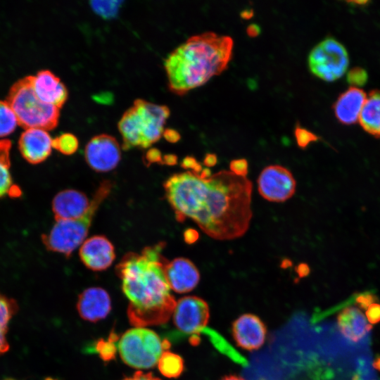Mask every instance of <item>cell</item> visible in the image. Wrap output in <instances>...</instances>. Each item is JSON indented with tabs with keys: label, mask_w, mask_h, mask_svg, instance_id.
<instances>
[{
	"label": "cell",
	"mask_w": 380,
	"mask_h": 380,
	"mask_svg": "<svg viewBox=\"0 0 380 380\" xmlns=\"http://www.w3.org/2000/svg\"><path fill=\"white\" fill-rule=\"evenodd\" d=\"M267 329L263 322L253 314L241 315L232 323V334L237 346L242 349L254 350L265 343Z\"/></svg>",
	"instance_id": "cell-12"
},
{
	"label": "cell",
	"mask_w": 380,
	"mask_h": 380,
	"mask_svg": "<svg viewBox=\"0 0 380 380\" xmlns=\"http://www.w3.org/2000/svg\"><path fill=\"white\" fill-rule=\"evenodd\" d=\"M52 148L53 139L48 131L44 129H26L18 141L22 156L31 164L44 161L50 156Z\"/></svg>",
	"instance_id": "cell-15"
},
{
	"label": "cell",
	"mask_w": 380,
	"mask_h": 380,
	"mask_svg": "<svg viewBox=\"0 0 380 380\" xmlns=\"http://www.w3.org/2000/svg\"><path fill=\"white\" fill-rule=\"evenodd\" d=\"M181 167L185 170L191 169L192 172L199 175L203 170L202 165L194 156H186L181 162Z\"/></svg>",
	"instance_id": "cell-33"
},
{
	"label": "cell",
	"mask_w": 380,
	"mask_h": 380,
	"mask_svg": "<svg viewBox=\"0 0 380 380\" xmlns=\"http://www.w3.org/2000/svg\"><path fill=\"white\" fill-rule=\"evenodd\" d=\"M281 265V266L283 268H286L287 267H289L291 265V262L289 260L284 259L282 260Z\"/></svg>",
	"instance_id": "cell-48"
},
{
	"label": "cell",
	"mask_w": 380,
	"mask_h": 380,
	"mask_svg": "<svg viewBox=\"0 0 380 380\" xmlns=\"http://www.w3.org/2000/svg\"><path fill=\"white\" fill-rule=\"evenodd\" d=\"M296 182L292 173L279 165L265 167L258 178L260 196L270 202H284L295 194Z\"/></svg>",
	"instance_id": "cell-9"
},
{
	"label": "cell",
	"mask_w": 380,
	"mask_h": 380,
	"mask_svg": "<svg viewBox=\"0 0 380 380\" xmlns=\"http://www.w3.org/2000/svg\"><path fill=\"white\" fill-rule=\"evenodd\" d=\"M77 309L83 319L96 322L105 318L110 312V296L102 288L87 289L78 297Z\"/></svg>",
	"instance_id": "cell-16"
},
{
	"label": "cell",
	"mask_w": 380,
	"mask_h": 380,
	"mask_svg": "<svg viewBox=\"0 0 380 380\" xmlns=\"http://www.w3.org/2000/svg\"><path fill=\"white\" fill-rule=\"evenodd\" d=\"M45 380H54V379H51V378H47V379H46Z\"/></svg>",
	"instance_id": "cell-50"
},
{
	"label": "cell",
	"mask_w": 380,
	"mask_h": 380,
	"mask_svg": "<svg viewBox=\"0 0 380 380\" xmlns=\"http://www.w3.org/2000/svg\"><path fill=\"white\" fill-rule=\"evenodd\" d=\"M200 332L206 335L214 347L222 354L227 356L236 363L241 365L242 366L247 365V360L219 333L208 327L203 328Z\"/></svg>",
	"instance_id": "cell-24"
},
{
	"label": "cell",
	"mask_w": 380,
	"mask_h": 380,
	"mask_svg": "<svg viewBox=\"0 0 380 380\" xmlns=\"http://www.w3.org/2000/svg\"><path fill=\"white\" fill-rule=\"evenodd\" d=\"M85 160L89 166L96 172L113 170L121 158L119 143L113 137L103 134L92 137L84 150Z\"/></svg>",
	"instance_id": "cell-11"
},
{
	"label": "cell",
	"mask_w": 380,
	"mask_h": 380,
	"mask_svg": "<svg viewBox=\"0 0 380 380\" xmlns=\"http://www.w3.org/2000/svg\"><path fill=\"white\" fill-rule=\"evenodd\" d=\"M121 1H91L93 10L103 18L115 17L118 12Z\"/></svg>",
	"instance_id": "cell-29"
},
{
	"label": "cell",
	"mask_w": 380,
	"mask_h": 380,
	"mask_svg": "<svg viewBox=\"0 0 380 380\" xmlns=\"http://www.w3.org/2000/svg\"><path fill=\"white\" fill-rule=\"evenodd\" d=\"M13 108L18 125L26 129L55 128L60 116L59 108L42 101L32 87V77H25L11 87L6 100Z\"/></svg>",
	"instance_id": "cell-6"
},
{
	"label": "cell",
	"mask_w": 380,
	"mask_h": 380,
	"mask_svg": "<svg viewBox=\"0 0 380 380\" xmlns=\"http://www.w3.org/2000/svg\"><path fill=\"white\" fill-rule=\"evenodd\" d=\"M18 125L17 117L7 101H0V137L11 134Z\"/></svg>",
	"instance_id": "cell-26"
},
{
	"label": "cell",
	"mask_w": 380,
	"mask_h": 380,
	"mask_svg": "<svg viewBox=\"0 0 380 380\" xmlns=\"http://www.w3.org/2000/svg\"><path fill=\"white\" fill-rule=\"evenodd\" d=\"M170 114L166 106L140 99L135 100L118 122L122 148L125 150L134 147L146 148L158 141Z\"/></svg>",
	"instance_id": "cell-4"
},
{
	"label": "cell",
	"mask_w": 380,
	"mask_h": 380,
	"mask_svg": "<svg viewBox=\"0 0 380 380\" xmlns=\"http://www.w3.org/2000/svg\"><path fill=\"white\" fill-rule=\"evenodd\" d=\"M160 373L168 378H177L184 371V360L181 356L170 351H165L158 362Z\"/></svg>",
	"instance_id": "cell-25"
},
{
	"label": "cell",
	"mask_w": 380,
	"mask_h": 380,
	"mask_svg": "<svg viewBox=\"0 0 380 380\" xmlns=\"http://www.w3.org/2000/svg\"><path fill=\"white\" fill-rule=\"evenodd\" d=\"M53 148L63 154L71 155L77 150L78 140L72 134H63L53 139Z\"/></svg>",
	"instance_id": "cell-27"
},
{
	"label": "cell",
	"mask_w": 380,
	"mask_h": 380,
	"mask_svg": "<svg viewBox=\"0 0 380 380\" xmlns=\"http://www.w3.org/2000/svg\"><path fill=\"white\" fill-rule=\"evenodd\" d=\"M117 338V335L111 333L108 341L100 340L96 343L94 350L103 360L114 359L116 353L115 341Z\"/></svg>",
	"instance_id": "cell-28"
},
{
	"label": "cell",
	"mask_w": 380,
	"mask_h": 380,
	"mask_svg": "<svg viewBox=\"0 0 380 380\" xmlns=\"http://www.w3.org/2000/svg\"><path fill=\"white\" fill-rule=\"evenodd\" d=\"M163 135L165 139L170 142L175 143L180 139L179 133L172 129H166L164 130Z\"/></svg>",
	"instance_id": "cell-39"
},
{
	"label": "cell",
	"mask_w": 380,
	"mask_h": 380,
	"mask_svg": "<svg viewBox=\"0 0 380 380\" xmlns=\"http://www.w3.org/2000/svg\"><path fill=\"white\" fill-rule=\"evenodd\" d=\"M201 179H205L212 176L211 170L208 167L203 168L202 171L198 175Z\"/></svg>",
	"instance_id": "cell-45"
},
{
	"label": "cell",
	"mask_w": 380,
	"mask_h": 380,
	"mask_svg": "<svg viewBox=\"0 0 380 380\" xmlns=\"http://www.w3.org/2000/svg\"><path fill=\"white\" fill-rule=\"evenodd\" d=\"M164 272L170 288L179 293L192 291L200 280L198 268L192 261L185 258L167 260L164 267Z\"/></svg>",
	"instance_id": "cell-14"
},
{
	"label": "cell",
	"mask_w": 380,
	"mask_h": 380,
	"mask_svg": "<svg viewBox=\"0 0 380 380\" xmlns=\"http://www.w3.org/2000/svg\"><path fill=\"white\" fill-rule=\"evenodd\" d=\"M146 159L147 160V163L149 164L153 163H162V160H163V158H161L160 152L156 148H152L148 151V153L146 155Z\"/></svg>",
	"instance_id": "cell-37"
},
{
	"label": "cell",
	"mask_w": 380,
	"mask_h": 380,
	"mask_svg": "<svg viewBox=\"0 0 380 380\" xmlns=\"http://www.w3.org/2000/svg\"><path fill=\"white\" fill-rule=\"evenodd\" d=\"M209 317L208 303L194 296L180 298L173 312V321L177 329L191 335L198 334L205 327Z\"/></svg>",
	"instance_id": "cell-10"
},
{
	"label": "cell",
	"mask_w": 380,
	"mask_h": 380,
	"mask_svg": "<svg viewBox=\"0 0 380 380\" xmlns=\"http://www.w3.org/2000/svg\"><path fill=\"white\" fill-rule=\"evenodd\" d=\"M91 201L82 192L65 189L58 193L52 201L56 221L75 220L82 217L89 208Z\"/></svg>",
	"instance_id": "cell-18"
},
{
	"label": "cell",
	"mask_w": 380,
	"mask_h": 380,
	"mask_svg": "<svg viewBox=\"0 0 380 380\" xmlns=\"http://www.w3.org/2000/svg\"><path fill=\"white\" fill-rule=\"evenodd\" d=\"M4 380H15V379H12V378H6V379H4Z\"/></svg>",
	"instance_id": "cell-49"
},
{
	"label": "cell",
	"mask_w": 380,
	"mask_h": 380,
	"mask_svg": "<svg viewBox=\"0 0 380 380\" xmlns=\"http://www.w3.org/2000/svg\"><path fill=\"white\" fill-rule=\"evenodd\" d=\"M337 324L341 334L353 343L362 341L372 328L361 310L353 306L341 311L337 317Z\"/></svg>",
	"instance_id": "cell-20"
},
{
	"label": "cell",
	"mask_w": 380,
	"mask_h": 380,
	"mask_svg": "<svg viewBox=\"0 0 380 380\" xmlns=\"http://www.w3.org/2000/svg\"><path fill=\"white\" fill-rule=\"evenodd\" d=\"M18 310V305L13 298H8L0 293V355L6 353L9 345L6 334L8 324Z\"/></svg>",
	"instance_id": "cell-23"
},
{
	"label": "cell",
	"mask_w": 380,
	"mask_h": 380,
	"mask_svg": "<svg viewBox=\"0 0 380 380\" xmlns=\"http://www.w3.org/2000/svg\"><path fill=\"white\" fill-rule=\"evenodd\" d=\"M221 380H246L242 377L237 376L235 375H229L223 377Z\"/></svg>",
	"instance_id": "cell-46"
},
{
	"label": "cell",
	"mask_w": 380,
	"mask_h": 380,
	"mask_svg": "<svg viewBox=\"0 0 380 380\" xmlns=\"http://www.w3.org/2000/svg\"><path fill=\"white\" fill-rule=\"evenodd\" d=\"M217 163V157L216 154L208 153L205 154L203 163L206 167H210L215 166Z\"/></svg>",
	"instance_id": "cell-40"
},
{
	"label": "cell",
	"mask_w": 380,
	"mask_h": 380,
	"mask_svg": "<svg viewBox=\"0 0 380 380\" xmlns=\"http://www.w3.org/2000/svg\"><path fill=\"white\" fill-rule=\"evenodd\" d=\"M346 80L351 87H360L368 81V73L361 67H353L346 74Z\"/></svg>",
	"instance_id": "cell-31"
},
{
	"label": "cell",
	"mask_w": 380,
	"mask_h": 380,
	"mask_svg": "<svg viewBox=\"0 0 380 380\" xmlns=\"http://www.w3.org/2000/svg\"><path fill=\"white\" fill-rule=\"evenodd\" d=\"M358 121L369 134L380 137V89H374L367 96Z\"/></svg>",
	"instance_id": "cell-21"
},
{
	"label": "cell",
	"mask_w": 380,
	"mask_h": 380,
	"mask_svg": "<svg viewBox=\"0 0 380 380\" xmlns=\"http://www.w3.org/2000/svg\"><path fill=\"white\" fill-rule=\"evenodd\" d=\"M162 163L167 165H175L177 163V157L174 154H167L163 158Z\"/></svg>",
	"instance_id": "cell-43"
},
{
	"label": "cell",
	"mask_w": 380,
	"mask_h": 380,
	"mask_svg": "<svg viewBox=\"0 0 380 380\" xmlns=\"http://www.w3.org/2000/svg\"><path fill=\"white\" fill-rule=\"evenodd\" d=\"M230 172L235 175L241 177H246L248 172V163L245 158L232 160L229 163Z\"/></svg>",
	"instance_id": "cell-32"
},
{
	"label": "cell",
	"mask_w": 380,
	"mask_h": 380,
	"mask_svg": "<svg viewBox=\"0 0 380 380\" xmlns=\"http://www.w3.org/2000/svg\"><path fill=\"white\" fill-rule=\"evenodd\" d=\"M170 346L153 331L135 327L121 336L118 348L120 356L127 365L137 369H148L158 365L162 354Z\"/></svg>",
	"instance_id": "cell-7"
},
{
	"label": "cell",
	"mask_w": 380,
	"mask_h": 380,
	"mask_svg": "<svg viewBox=\"0 0 380 380\" xmlns=\"http://www.w3.org/2000/svg\"><path fill=\"white\" fill-rule=\"evenodd\" d=\"M299 277H306L310 272V268L307 264L300 263L296 268Z\"/></svg>",
	"instance_id": "cell-42"
},
{
	"label": "cell",
	"mask_w": 380,
	"mask_h": 380,
	"mask_svg": "<svg viewBox=\"0 0 380 380\" xmlns=\"http://www.w3.org/2000/svg\"><path fill=\"white\" fill-rule=\"evenodd\" d=\"M32 77L37 96L42 101L60 109L68 96V89L60 78L49 70H42Z\"/></svg>",
	"instance_id": "cell-17"
},
{
	"label": "cell",
	"mask_w": 380,
	"mask_h": 380,
	"mask_svg": "<svg viewBox=\"0 0 380 380\" xmlns=\"http://www.w3.org/2000/svg\"><path fill=\"white\" fill-rule=\"evenodd\" d=\"M122 380H161L155 377L151 373L136 372L133 376L125 378Z\"/></svg>",
	"instance_id": "cell-38"
},
{
	"label": "cell",
	"mask_w": 380,
	"mask_h": 380,
	"mask_svg": "<svg viewBox=\"0 0 380 380\" xmlns=\"http://www.w3.org/2000/svg\"><path fill=\"white\" fill-rule=\"evenodd\" d=\"M308 61L314 75L326 82H334L343 77L347 71L349 56L340 42L328 37L312 48Z\"/></svg>",
	"instance_id": "cell-8"
},
{
	"label": "cell",
	"mask_w": 380,
	"mask_h": 380,
	"mask_svg": "<svg viewBox=\"0 0 380 380\" xmlns=\"http://www.w3.org/2000/svg\"><path fill=\"white\" fill-rule=\"evenodd\" d=\"M366 318L370 324L380 322V304L374 303L366 310Z\"/></svg>",
	"instance_id": "cell-34"
},
{
	"label": "cell",
	"mask_w": 380,
	"mask_h": 380,
	"mask_svg": "<svg viewBox=\"0 0 380 380\" xmlns=\"http://www.w3.org/2000/svg\"><path fill=\"white\" fill-rule=\"evenodd\" d=\"M11 146L10 140L0 139V198L8 195L13 186L10 171Z\"/></svg>",
	"instance_id": "cell-22"
},
{
	"label": "cell",
	"mask_w": 380,
	"mask_h": 380,
	"mask_svg": "<svg viewBox=\"0 0 380 380\" xmlns=\"http://www.w3.org/2000/svg\"><path fill=\"white\" fill-rule=\"evenodd\" d=\"M294 135L298 146L303 149L305 148L311 142L317 141L319 139L317 134L303 127L298 123L295 127Z\"/></svg>",
	"instance_id": "cell-30"
},
{
	"label": "cell",
	"mask_w": 380,
	"mask_h": 380,
	"mask_svg": "<svg viewBox=\"0 0 380 380\" xmlns=\"http://www.w3.org/2000/svg\"><path fill=\"white\" fill-rule=\"evenodd\" d=\"M366 98L365 92L357 87H350L342 92L332 106L338 122L347 125L356 123Z\"/></svg>",
	"instance_id": "cell-19"
},
{
	"label": "cell",
	"mask_w": 380,
	"mask_h": 380,
	"mask_svg": "<svg viewBox=\"0 0 380 380\" xmlns=\"http://www.w3.org/2000/svg\"><path fill=\"white\" fill-rule=\"evenodd\" d=\"M79 255L83 264L93 271L107 269L115 258L111 242L99 235L86 239L80 248Z\"/></svg>",
	"instance_id": "cell-13"
},
{
	"label": "cell",
	"mask_w": 380,
	"mask_h": 380,
	"mask_svg": "<svg viewBox=\"0 0 380 380\" xmlns=\"http://www.w3.org/2000/svg\"><path fill=\"white\" fill-rule=\"evenodd\" d=\"M233 46L231 37L213 32L188 38L164 62L170 90L184 95L222 73L232 57Z\"/></svg>",
	"instance_id": "cell-3"
},
{
	"label": "cell",
	"mask_w": 380,
	"mask_h": 380,
	"mask_svg": "<svg viewBox=\"0 0 380 380\" xmlns=\"http://www.w3.org/2000/svg\"><path fill=\"white\" fill-rule=\"evenodd\" d=\"M374 367L380 371V357H377L374 362Z\"/></svg>",
	"instance_id": "cell-47"
},
{
	"label": "cell",
	"mask_w": 380,
	"mask_h": 380,
	"mask_svg": "<svg viewBox=\"0 0 380 380\" xmlns=\"http://www.w3.org/2000/svg\"><path fill=\"white\" fill-rule=\"evenodd\" d=\"M184 240L187 244H193L199 239V233L194 229H186L183 234Z\"/></svg>",
	"instance_id": "cell-36"
},
{
	"label": "cell",
	"mask_w": 380,
	"mask_h": 380,
	"mask_svg": "<svg viewBox=\"0 0 380 380\" xmlns=\"http://www.w3.org/2000/svg\"><path fill=\"white\" fill-rule=\"evenodd\" d=\"M112 187L110 181H103L96 191L84 215L75 220L56 221L50 232L42 236L46 248L49 251L70 257L85 241L93 217L101 203L110 194Z\"/></svg>",
	"instance_id": "cell-5"
},
{
	"label": "cell",
	"mask_w": 380,
	"mask_h": 380,
	"mask_svg": "<svg viewBox=\"0 0 380 380\" xmlns=\"http://www.w3.org/2000/svg\"><path fill=\"white\" fill-rule=\"evenodd\" d=\"M374 301L375 296L369 293L360 294L356 298L357 305L363 310H367Z\"/></svg>",
	"instance_id": "cell-35"
},
{
	"label": "cell",
	"mask_w": 380,
	"mask_h": 380,
	"mask_svg": "<svg viewBox=\"0 0 380 380\" xmlns=\"http://www.w3.org/2000/svg\"><path fill=\"white\" fill-rule=\"evenodd\" d=\"M246 32L248 36L255 37L261 32L260 27L256 23H251L248 25Z\"/></svg>",
	"instance_id": "cell-41"
},
{
	"label": "cell",
	"mask_w": 380,
	"mask_h": 380,
	"mask_svg": "<svg viewBox=\"0 0 380 380\" xmlns=\"http://www.w3.org/2000/svg\"><path fill=\"white\" fill-rule=\"evenodd\" d=\"M163 187L178 222L189 218L220 241L239 238L248 229L253 184L246 177L221 170L203 179L186 171L170 176Z\"/></svg>",
	"instance_id": "cell-1"
},
{
	"label": "cell",
	"mask_w": 380,
	"mask_h": 380,
	"mask_svg": "<svg viewBox=\"0 0 380 380\" xmlns=\"http://www.w3.org/2000/svg\"><path fill=\"white\" fill-rule=\"evenodd\" d=\"M253 15L254 11L251 8H245L240 13V16L243 19H250L253 16Z\"/></svg>",
	"instance_id": "cell-44"
},
{
	"label": "cell",
	"mask_w": 380,
	"mask_h": 380,
	"mask_svg": "<svg viewBox=\"0 0 380 380\" xmlns=\"http://www.w3.org/2000/svg\"><path fill=\"white\" fill-rule=\"evenodd\" d=\"M165 242L145 247L141 253H127L115 267L122 289L129 300L127 316L136 327L162 324L173 314L176 300L170 293L161 252Z\"/></svg>",
	"instance_id": "cell-2"
}]
</instances>
